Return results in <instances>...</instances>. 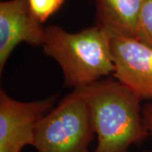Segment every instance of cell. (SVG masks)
<instances>
[{
  "mask_svg": "<svg viewBox=\"0 0 152 152\" xmlns=\"http://www.w3.org/2000/svg\"><path fill=\"white\" fill-rule=\"evenodd\" d=\"M114 77L140 100H152V48L134 38H112Z\"/></svg>",
  "mask_w": 152,
  "mask_h": 152,
  "instance_id": "6",
  "label": "cell"
},
{
  "mask_svg": "<svg viewBox=\"0 0 152 152\" xmlns=\"http://www.w3.org/2000/svg\"><path fill=\"white\" fill-rule=\"evenodd\" d=\"M55 96L31 102L16 101L0 91V152H21L32 145L38 122L53 108Z\"/></svg>",
  "mask_w": 152,
  "mask_h": 152,
  "instance_id": "4",
  "label": "cell"
},
{
  "mask_svg": "<svg viewBox=\"0 0 152 152\" xmlns=\"http://www.w3.org/2000/svg\"><path fill=\"white\" fill-rule=\"evenodd\" d=\"M80 88L97 145L93 152H128L150 135L143 122L140 98L123 83L98 80Z\"/></svg>",
  "mask_w": 152,
  "mask_h": 152,
  "instance_id": "1",
  "label": "cell"
},
{
  "mask_svg": "<svg viewBox=\"0 0 152 152\" xmlns=\"http://www.w3.org/2000/svg\"><path fill=\"white\" fill-rule=\"evenodd\" d=\"M42 47L60 65L67 86H86L115 72L112 37L96 25L77 33L48 26Z\"/></svg>",
  "mask_w": 152,
  "mask_h": 152,
  "instance_id": "2",
  "label": "cell"
},
{
  "mask_svg": "<svg viewBox=\"0 0 152 152\" xmlns=\"http://www.w3.org/2000/svg\"><path fill=\"white\" fill-rule=\"evenodd\" d=\"M143 122L150 135H152V103L146 104L142 109Z\"/></svg>",
  "mask_w": 152,
  "mask_h": 152,
  "instance_id": "10",
  "label": "cell"
},
{
  "mask_svg": "<svg viewBox=\"0 0 152 152\" xmlns=\"http://www.w3.org/2000/svg\"><path fill=\"white\" fill-rule=\"evenodd\" d=\"M64 0H29L33 13L44 23L61 8Z\"/></svg>",
  "mask_w": 152,
  "mask_h": 152,
  "instance_id": "9",
  "label": "cell"
},
{
  "mask_svg": "<svg viewBox=\"0 0 152 152\" xmlns=\"http://www.w3.org/2000/svg\"><path fill=\"white\" fill-rule=\"evenodd\" d=\"M144 0H96V26L114 37L136 39Z\"/></svg>",
  "mask_w": 152,
  "mask_h": 152,
  "instance_id": "7",
  "label": "cell"
},
{
  "mask_svg": "<svg viewBox=\"0 0 152 152\" xmlns=\"http://www.w3.org/2000/svg\"><path fill=\"white\" fill-rule=\"evenodd\" d=\"M136 39L152 48V0H144L137 26Z\"/></svg>",
  "mask_w": 152,
  "mask_h": 152,
  "instance_id": "8",
  "label": "cell"
},
{
  "mask_svg": "<svg viewBox=\"0 0 152 152\" xmlns=\"http://www.w3.org/2000/svg\"><path fill=\"white\" fill-rule=\"evenodd\" d=\"M94 134L86 103L75 88L38 122L32 146L37 152H90Z\"/></svg>",
  "mask_w": 152,
  "mask_h": 152,
  "instance_id": "3",
  "label": "cell"
},
{
  "mask_svg": "<svg viewBox=\"0 0 152 152\" xmlns=\"http://www.w3.org/2000/svg\"><path fill=\"white\" fill-rule=\"evenodd\" d=\"M46 28L33 13L29 0L0 3V74L14 49L21 42L42 46Z\"/></svg>",
  "mask_w": 152,
  "mask_h": 152,
  "instance_id": "5",
  "label": "cell"
}]
</instances>
